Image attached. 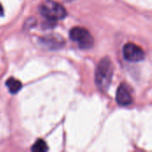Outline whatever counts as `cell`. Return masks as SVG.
<instances>
[{"mask_svg": "<svg viewBox=\"0 0 152 152\" xmlns=\"http://www.w3.org/2000/svg\"><path fill=\"white\" fill-rule=\"evenodd\" d=\"M9 92L12 94H17L20 89H21V83L20 81H19L18 79L16 78H13V77H10L6 80V83H5Z\"/></svg>", "mask_w": 152, "mask_h": 152, "instance_id": "6", "label": "cell"}, {"mask_svg": "<svg viewBox=\"0 0 152 152\" xmlns=\"http://www.w3.org/2000/svg\"><path fill=\"white\" fill-rule=\"evenodd\" d=\"M117 102L121 106H127L133 102V95L132 90L127 84H121L117 91L116 95Z\"/></svg>", "mask_w": 152, "mask_h": 152, "instance_id": "5", "label": "cell"}, {"mask_svg": "<svg viewBox=\"0 0 152 152\" xmlns=\"http://www.w3.org/2000/svg\"><path fill=\"white\" fill-rule=\"evenodd\" d=\"M69 37L71 40L77 43L80 48L88 49L93 47L94 40L90 32L81 27H75L69 32Z\"/></svg>", "mask_w": 152, "mask_h": 152, "instance_id": "3", "label": "cell"}, {"mask_svg": "<svg viewBox=\"0 0 152 152\" xmlns=\"http://www.w3.org/2000/svg\"><path fill=\"white\" fill-rule=\"evenodd\" d=\"M43 43L47 45V46H51V47H57L58 45H61V39H56L54 37H44L42 39Z\"/></svg>", "mask_w": 152, "mask_h": 152, "instance_id": "7", "label": "cell"}, {"mask_svg": "<svg viewBox=\"0 0 152 152\" xmlns=\"http://www.w3.org/2000/svg\"><path fill=\"white\" fill-rule=\"evenodd\" d=\"M3 15H4V8H3L2 4H0V18L3 17Z\"/></svg>", "mask_w": 152, "mask_h": 152, "instance_id": "9", "label": "cell"}, {"mask_svg": "<svg viewBox=\"0 0 152 152\" xmlns=\"http://www.w3.org/2000/svg\"><path fill=\"white\" fill-rule=\"evenodd\" d=\"M39 12L50 22L62 20L67 15L65 8L61 4L54 2H48L41 4L39 6Z\"/></svg>", "mask_w": 152, "mask_h": 152, "instance_id": "2", "label": "cell"}, {"mask_svg": "<svg viewBox=\"0 0 152 152\" xmlns=\"http://www.w3.org/2000/svg\"><path fill=\"white\" fill-rule=\"evenodd\" d=\"M31 150L33 151L45 152L48 150V147H47V145H46V143H45V141H43V140H37L34 143V145L32 146Z\"/></svg>", "mask_w": 152, "mask_h": 152, "instance_id": "8", "label": "cell"}, {"mask_svg": "<svg viewBox=\"0 0 152 152\" xmlns=\"http://www.w3.org/2000/svg\"><path fill=\"white\" fill-rule=\"evenodd\" d=\"M114 67L110 58H103L99 62L95 71V83L102 92H106L113 77Z\"/></svg>", "mask_w": 152, "mask_h": 152, "instance_id": "1", "label": "cell"}, {"mask_svg": "<svg viewBox=\"0 0 152 152\" xmlns=\"http://www.w3.org/2000/svg\"><path fill=\"white\" fill-rule=\"evenodd\" d=\"M123 55L126 61L132 62L141 61L145 57L144 51L139 45L134 43H127L124 45Z\"/></svg>", "mask_w": 152, "mask_h": 152, "instance_id": "4", "label": "cell"}]
</instances>
